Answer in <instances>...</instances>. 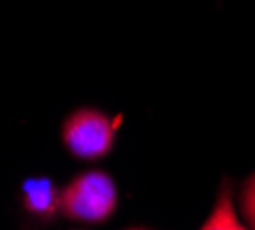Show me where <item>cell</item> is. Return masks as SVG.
I'll use <instances>...</instances> for the list:
<instances>
[{
    "label": "cell",
    "instance_id": "cell-4",
    "mask_svg": "<svg viewBox=\"0 0 255 230\" xmlns=\"http://www.w3.org/2000/svg\"><path fill=\"white\" fill-rule=\"evenodd\" d=\"M200 230H244L242 224L237 221V214H235V207H232V198L228 191L221 194L212 217L207 219V224L202 226Z\"/></svg>",
    "mask_w": 255,
    "mask_h": 230
},
{
    "label": "cell",
    "instance_id": "cell-5",
    "mask_svg": "<svg viewBox=\"0 0 255 230\" xmlns=\"http://www.w3.org/2000/svg\"><path fill=\"white\" fill-rule=\"evenodd\" d=\"M244 207H246V217L251 219V224L255 226V177L246 187V196H244Z\"/></svg>",
    "mask_w": 255,
    "mask_h": 230
},
{
    "label": "cell",
    "instance_id": "cell-1",
    "mask_svg": "<svg viewBox=\"0 0 255 230\" xmlns=\"http://www.w3.org/2000/svg\"><path fill=\"white\" fill-rule=\"evenodd\" d=\"M118 203L113 180L104 173H83L71 180L60 194V207L71 219L81 221H104L111 217Z\"/></svg>",
    "mask_w": 255,
    "mask_h": 230
},
{
    "label": "cell",
    "instance_id": "cell-2",
    "mask_svg": "<svg viewBox=\"0 0 255 230\" xmlns=\"http://www.w3.org/2000/svg\"><path fill=\"white\" fill-rule=\"evenodd\" d=\"M69 152L81 159H99L111 152L115 141V120L92 108H81L69 115L62 129Z\"/></svg>",
    "mask_w": 255,
    "mask_h": 230
},
{
    "label": "cell",
    "instance_id": "cell-3",
    "mask_svg": "<svg viewBox=\"0 0 255 230\" xmlns=\"http://www.w3.org/2000/svg\"><path fill=\"white\" fill-rule=\"evenodd\" d=\"M25 201H28V207L32 212L48 214L58 207L60 198L55 196L53 184L48 180H32L25 184Z\"/></svg>",
    "mask_w": 255,
    "mask_h": 230
}]
</instances>
